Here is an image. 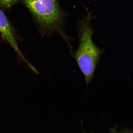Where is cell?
Listing matches in <instances>:
<instances>
[{
    "instance_id": "1",
    "label": "cell",
    "mask_w": 133,
    "mask_h": 133,
    "mask_svg": "<svg viewBox=\"0 0 133 133\" xmlns=\"http://www.w3.org/2000/svg\"><path fill=\"white\" fill-rule=\"evenodd\" d=\"M43 35L57 32L70 46V37L64 31L65 13L57 0H22Z\"/></svg>"
},
{
    "instance_id": "2",
    "label": "cell",
    "mask_w": 133,
    "mask_h": 133,
    "mask_svg": "<svg viewBox=\"0 0 133 133\" xmlns=\"http://www.w3.org/2000/svg\"><path fill=\"white\" fill-rule=\"evenodd\" d=\"M88 14L80 22L77 29L78 47L74 57L84 75L86 84L89 85L94 78L95 71L104 50L96 46L92 41L94 32L90 24Z\"/></svg>"
},
{
    "instance_id": "3",
    "label": "cell",
    "mask_w": 133,
    "mask_h": 133,
    "mask_svg": "<svg viewBox=\"0 0 133 133\" xmlns=\"http://www.w3.org/2000/svg\"><path fill=\"white\" fill-rule=\"evenodd\" d=\"M0 34L4 39L7 41L14 50L19 57L21 58L28 66L30 65L29 63L23 56L20 50L17 42L12 25L0 7Z\"/></svg>"
},
{
    "instance_id": "4",
    "label": "cell",
    "mask_w": 133,
    "mask_h": 133,
    "mask_svg": "<svg viewBox=\"0 0 133 133\" xmlns=\"http://www.w3.org/2000/svg\"><path fill=\"white\" fill-rule=\"evenodd\" d=\"M19 1V0H0V7L5 9L9 10Z\"/></svg>"
},
{
    "instance_id": "5",
    "label": "cell",
    "mask_w": 133,
    "mask_h": 133,
    "mask_svg": "<svg viewBox=\"0 0 133 133\" xmlns=\"http://www.w3.org/2000/svg\"><path fill=\"white\" fill-rule=\"evenodd\" d=\"M110 133H133V130L124 129L118 131L115 128H114V129H111Z\"/></svg>"
},
{
    "instance_id": "6",
    "label": "cell",
    "mask_w": 133,
    "mask_h": 133,
    "mask_svg": "<svg viewBox=\"0 0 133 133\" xmlns=\"http://www.w3.org/2000/svg\"><path fill=\"white\" fill-rule=\"evenodd\" d=\"M82 133H86V132H85V131L84 129H83V128L82 129Z\"/></svg>"
}]
</instances>
